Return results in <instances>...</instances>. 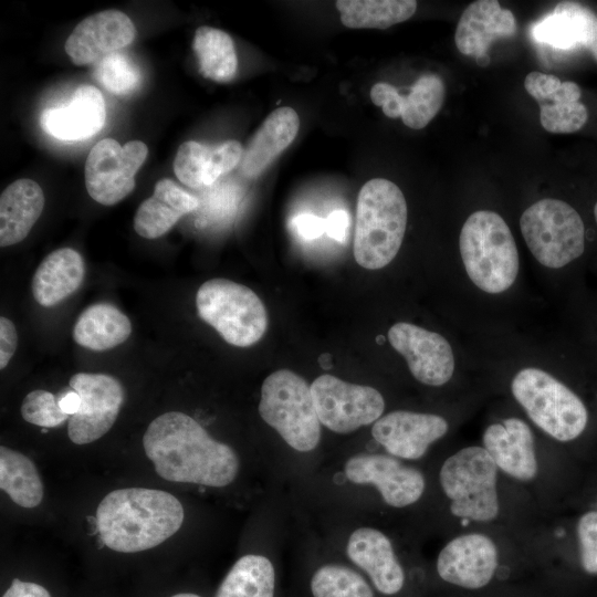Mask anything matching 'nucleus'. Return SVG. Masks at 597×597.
Here are the masks:
<instances>
[{"mask_svg":"<svg viewBox=\"0 0 597 597\" xmlns=\"http://www.w3.org/2000/svg\"><path fill=\"white\" fill-rule=\"evenodd\" d=\"M498 467L483 447H467L442 464L441 488L454 516L489 522L499 514Z\"/></svg>","mask_w":597,"mask_h":597,"instance_id":"nucleus-9","label":"nucleus"},{"mask_svg":"<svg viewBox=\"0 0 597 597\" xmlns=\"http://www.w3.org/2000/svg\"><path fill=\"white\" fill-rule=\"evenodd\" d=\"M448 428L441 416L396 410L380 417L374 423L371 434L390 454L417 460L433 441L447 433Z\"/></svg>","mask_w":597,"mask_h":597,"instance_id":"nucleus-17","label":"nucleus"},{"mask_svg":"<svg viewBox=\"0 0 597 597\" xmlns=\"http://www.w3.org/2000/svg\"><path fill=\"white\" fill-rule=\"evenodd\" d=\"M341 21L353 29H387L411 18L415 0H338Z\"/></svg>","mask_w":597,"mask_h":597,"instance_id":"nucleus-30","label":"nucleus"},{"mask_svg":"<svg viewBox=\"0 0 597 597\" xmlns=\"http://www.w3.org/2000/svg\"><path fill=\"white\" fill-rule=\"evenodd\" d=\"M18 345L14 324L7 317H0V368L7 367Z\"/></svg>","mask_w":597,"mask_h":597,"instance_id":"nucleus-40","label":"nucleus"},{"mask_svg":"<svg viewBox=\"0 0 597 597\" xmlns=\"http://www.w3.org/2000/svg\"><path fill=\"white\" fill-rule=\"evenodd\" d=\"M298 127V115L292 107L273 111L244 149L240 163L241 172L248 178L261 175L291 145Z\"/></svg>","mask_w":597,"mask_h":597,"instance_id":"nucleus-25","label":"nucleus"},{"mask_svg":"<svg viewBox=\"0 0 597 597\" xmlns=\"http://www.w3.org/2000/svg\"><path fill=\"white\" fill-rule=\"evenodd\" d=\"M259 413L294 450L312 451L321 440L311 386L292 370L279 369L264 379Z\"/></svg>","mask_w":597,"mask_h":597,"instance_id":"nucleus-6","label":"nucleus"},{"mask_svg":"<svg viewBox=\"0 0 597 597\" xmlns=\"http://www.w3.org/2000/svg\"><path fill=\"white\" fill-rule=\"evenodd\" d=\"M192 49L201 74L216 82L231 81L238 70V57L231 36L212 27L196 30Z\"/></svg>","mask_w":597,"mask_h":597,"instance_id":"nucleus-31","label":"nucleus"},{"mask_svg":"<svg viewBox=\"0 0 597 597\" xmlns=\"http://www.w3.org/2000/svg\"><path fill=\"white\" fill-rule=\"evenodd\" d=\"M516 401L528 418L558 441L579 437L588 422L582 399L566 385L543 369H521L511 383Z\"/></svg>","mask_w":597,"mask_h":597,"instance_id":"nucleus-5","label":"nucleus"},{"mask_svg":"<svg viewBox=\"0 0 597 597\" xmlns=\"http://www.w3.org/2000/svg\"><path fill=\"white\" fill-rule=\"evenodd\" d=\"M292 229L304 240H314L325 232V219L303 213L294 217L291 222Z\"/></svg>","mask_w":597,"mask_h":597,"instance_id":"nucleus-41","label":"nucleus"},{"mask_svg":"<svg viewBox=\"0 0 597 597\" xmlns=\"http://www.w3.org/2000/svg\"><path fill=\"white\" fill-rule=\"evenodd\" d=\"M346 478L357 484L377 488L384 501L394 507L417 502L425 491L422 473L386 454L362 453L345 463Z\"/></svg>","mask_w":597,"mask_h":597,"instance_id":"nucleus-14","label":"nucleus"},{"mask_svg":"<svg viewBox=\"0 0 597 597\" xmlns=\"http://www.w3.org/2000/svg\"><path fill=\"white\" fill-rule=\"evenodd\" d=\"M130 333V321L122 311L108 303H96L76 320L73 339L82 347L101 352L123 344Z\"/></svg>","mask_w":597,"mask_h":597,"instance_id":"nucleus-28","label":"nucleus"},{"mask_svg":"<svg viewBox=\"0 0 597 597\" xmlns=\"http://www.w3.org/2000/svg\"><path fill=\"white\" fill-rule=\"evenodd\" d=\"M184 507L166 491L125 488L109 492L96 510L102 542L119 553H137L158 546L181 527Z\"/></svg>","mask_w":597,"mask_h":597,"instance_id":"nucleus-2","label":"nucleus"},{"mask_svg":"<svg viewBox=\"0 0 597 597\" xmlns=\"http://www.w3.org/2000/svg\"><path fill=\"white\" fill-rule=\"evenodd\" d=\"M594 216H595V220L597 222V202L595 203V207H594Z\"/></svg>","mask_w":597,"mask_h":597,"instance_id":"nucleus-47","label":"nucleus"},{"mask_svg":"<svg viewBox=\"0 0 597 597\" xmlns=\"http://www.w3.org/2000/svg\"><path fill=\"white\" fill-rule=\"evenodd\" d=\"M311 590L314 597H374L370 586L358 573L332 564L314 573Z\"/></svg>","mask_w":597,"mask_h":597,"instance_id":"nucleus-35","label":"nucleus"},{"mask_svg":"<svg viewBox=\"0 0 597 597\" xmlns=\"http://www.w3.org/2000/svg\"><path fill=\"white\" fill-rule=\"evenodd\" d=\"M243 151L241 144L232 139L214 146L185 142L177 150L174 171L190 188L209 187L241 163Z\"/></svg>","mask_w":597,"mask_h":597,"instance_id":"nucleus-22","label":"nucleus"},{"mask_svg":"<svg viewBox=\"0 0 597 597\" xmlns=\"http://www.w3.org/2000/svg\"><path fill=\"white\" fill-rule=\"evenodd\" d=\"M81 397L80 410L70 417L67 436L75 444H87L102 438L115 423L123 400L122 384L113 376L77 373L69 381Z\"/></svg>","mask_w":597,"mask_h":597,"instance_id":"nucleus-12","label":"nucleus"},{"mask_svg":"<svg viewBox=\"0 0 597 597\" xmlns=\"http://www.w3.org/2000/svg\"><path fill=\"white\" fill-rule=\"evenodd\" d=\"M516 31L513 13L495 0H478L462 12L455 29L454 42L459 52L475 57L479 66H488L492 42L511 36Z\"/></svg>","mask_w":597,"mask_h":597,"instance_id":"nucleus-19","label":"nucleus"},{"mask_svg":"<svg viewBox=\"0 0 597 597\" xmlns=\"http://www.w3.org/2000/svg\"><path fill=\"white\" fill-rule=\"evenodd\" d=\"M520 228L533 256L548 269H561L584 253V222L563 200L545 198L534 202L522 213Z\"/></svg>","mask_w":597,"mask_h":597,"instance_id":"nucleus-8","label":"nucleus"},{"mask_svg":"<svg viewBox=\"0 0 597 597\" xmlns=\"http://www.w3.org/2000/svg\"><path fill=\"white\" fill-rule=\"evenodd\" d=\"M106 109L95 86H78L69 101L46 108L40 117L42 129L60 140H83L98 133L105 124Z\"/></svg>","mask_w":597,"mask_h":597,"instance_id":"nucleus-20","label":"nucleus"},{"mask_svg":"<svg viewBox=\"0 0 597 597\" xmlns=\"http://www.w3.org/2000/svg\"><path fill=\"white\" fill-rule=\"evenodd\" d=\"M57 404L60 409L71 417L80 410L81 397L71 388L57 396Z\"/></svg>","mask_w":597,"mask_h":597,"instance_id":"nucleus-45","label":"nucleus"},{"mask_svg":"<svg viewBox=\"0 0 597 597\" xmlns=\"http://www.w3.org/2000/svg\"><path fill=\"white\" fill-rule=\"evenodd\" d=\"M136 30L118 10H105L81 21L65 42V52L76 65H85L130 44Z\"/></svg>","mask_w":597,"mask_h":597,"instance_id":"nucleus-18","label":"nucleus"},{"mask_svg":"<svg viewBox=\"0 0 597 597\" xmlns=\"http://www.w3.org/2000/svg\"><path fill=\"white\" fill-rule=\"evenodd\" d=\"M2 597H51L41 585L14 578Z\"/></svg>","mask_w":597,"mask_h":597,"instance_id":"nucleus-44","label":"nucleus"},{"mask_svg":"<svg viewBox=\"0 0 597 597\" xmlns=\"http://www.w3.org/2000/svg\"><path fill=\"white\" fill-rule=\"evenodd\" d=\"M584 40L585 46L597 61V14L583 4Z\"/></svg>","mask_w":597,"mask_h":597,"instance_id":"nucleus-43","label":"nucleus"},{"mask_svg":"<svg viewBox=\"0 0 597 597\" xmlns=\"http://www.w3.org/2000/svg\"><path fill=\"white\" fill-rule=\"evenodd\" d=\"M320 422L336 433H349L376 422L385 409L381 394L373 387L322 375L311 385Z\"/></svg>","mask_w":597,"mask_h":597,"instance_id":"nucleus-11","label":"nucleus"},{"mask_svg":"<svg viewBox=\"0 0 597 597\" xmlns=\"http://www.w3.org/2000/svg\"><path fill=\"white\" fill-rule=\"evenodd\" d=\"M275 573L262 555L239 558L221 582L214 597H273Z\"/></svg>","mask_w":597,"mask_h":597,"instance_id":"nucleus-32","label":"nucleus"},{"mask_svg":"<svg viewBox=\"0 0 597 597\" xmlns=\"http://www.w3.org/2000/svg\"><path fill=\"white\" fill-rule=\"evenodd\" d=\"M390 345L404 356L412 376L428 386H442L454 371V355L439 333L399 322L387 334Z\"/></svg>","mask_w":597,"mask_h":597,"instance_id":"nucleus-13","label":"nucleus"},{"mask_svg":"<svg viewBox=\"0 0 597 597\" xmlns=\"http://www.w3.org/2000/svg\"><path fill=\"white\" fill-rule=\"evenodd\" d=\"M483 446L506 474L521 481L536 475L534 437L525 421L512 417L490 425L483 433Z\"/></svg>","mask_w":597,"mask_h":597,"instance_id":"nucleus-21","label":"nucleus"},{"mask_svg":"<svg viewBox=\"0 0 597 597\" xmlns=\"http://www.w3.org/2000/svg\"><path fill=\"white\" fill-rule=\"evenodd\" d=\"M84 275L82 255L71 248L57 249L38 266L31 285L33 297L41 306H54L81 286Z\"/></svg>","mask_w":597,"mask_h":597,"instance_id":"nucleus-26","label":"nucleus"},{"mask_svg":"<svg viewBox=\"0 0 597 597\" xmlns=\"http://www.w3.org/2000/svg\"><path fill=\"white\" fill-rule=\"evenodd\" d=\"M349 559L365 570L374 586L385 595L397 594L404 586L405 574L389 538L378 530L360 527L349 536Z\"/></svg>","mask_w":597,"mask_h":597,"instance_id":"nucleus-23","label":"nucleus"},{"mask_svg":"<svg viewBox=\"0 0 597 597\" xmlns=\"http://www.w3.org/2000/svg\"><path fill=\"white\" fill-rule=\"evenodd\" d=\"M21 416L27 422L43 428H54L70 419L60 409L57 397L43 389L33 390L24 397Z\"/></svg>","mask_w":597,"mask_h":597,"instance_id":"nucleus-37","label":"nucleus"},{"mask_svg":"<svg viewBox=\"0 0 597 597\" xmlns=\"http://www.w3.org/2000/svg\"><path fill=\"white\" fill-rule=\"evenodd\" d=\"M406 226L407 203L400 188L384 178L368 180L357 198L356 262L368 270L388 265L401 247Z\"/></svg>","mask_w":597,"mask_h":597,"instance_id":"nucleus-3","label":"nucleus"},{"mask_svg":"<svg viewBox=\"0 0 597 597\" xmlns=\"http://www.w3.org/2000/svg\"><path fill=\"white\" fill-rule=\"evenodd\" d=\"M582 8L583 4L578 2H559L552 12L532 27V36L537 42L559 50L582 45L584 39Z\"/></svg>","mask_w":597,"mask_h":597,"instance_id":"nucleus-33","label":"nucleus"},{"mask_svg":"<svg viewBox=\"0 0 597 597\" xmlns=\"http://www.w3.org/2000/svg\"><path fill=\"white\" fill-rule=\"evenodd\" d=\"M148 155L147 146L139 140L121 145L104 138L91 149L85 161V186L96 202L113 206L135 188V175Z\"/></svg>","mask_w":597,"mask_h":597,"instance_id":"nucleus-10","label":"nucleus"},{"mask_svg":"<svg viewBox=\"0 0 597 597\" xmlns=\"http://www.w3.org/2000/svg\"><path fill=\"white\" fill-rule=\"evenodd\" d=\"M371 102L380 106L383 113L389 118L401 116V94L389 83H376L370 90Z\"/></svg>","mask_w":597,"mask_h":597,"instance_id":"nucleus-39","label":"nucleus"},{"mask_svg":"<svg viewBox=\"0 0 597 597\" xmlns=\"http://www.w3.org/2000/svg\"><path fill=\"white\" fill-rule=\"evenodd\" d=\"M446 97L442 78L432 73L421 75L408 95L401 94V119L412 129L426 127L441 109Z\"/></svg>","mask_w":597,"mask_h":597,"instance_id":"nucleus-34","label":"nucleus"},{"mask_svg":"<svg viewBox=\"0 0 597 597\" xmlns=\"http://www.w3.org/2000/svg\"><path fill=\"white\" fill-rule=\"evenodd\" d=\"M580 561L588 573H597V511L585 513L577 525Z\"/></svg>","mask_w":597,"mask_h":597,"instance_id":"nucleus-38","label":"nucleus"},{"mask_svg":"<svg viewBox=\"0 0 597 597\" xmlns=\"http://www.w3.org/2000/svg\"><path fill=\"white\" fill-rule=\"evenodd\" d=\"M199 317L228 343L249 347L268 328V313L261 298L248 286L228 279H211L196 295Z\"/></svg>","mask_w":597,"mask_h":597,"instance_id":"nucleus-7","label":"nucleus"},{"mask_svg":"<svg viewBox=\"0 0 597 597\" xmlns=\"http://www.w3.org/2000/svg\"><path fill=\"white\" fill-rule=\"evenodd\" d=\"M94 76L105 90L115 95L130 94L138 87L142 78L137 64L119 51L96 61Z\"/></svg>","mask_w":597,"mask_h":597,"instance_id":"nucleus-36","label":"nucleus"},{"mask_svg":"<svg viewBox=\"0 0 597 597\" xmlns=\"http://www.w3.org/2000/svg\"><path fill=\"white\" fill-rule=\"evenodd\" d=\"M0 488L19 506L32 509L43 499V484L34 462L23 453L0 447Z\"/></svg>","mask_w":597,"mask_h":597,"instance_id":"nucleus-29","label":"nucleus"},{"mask_svg":"<svg viewBox=\"0 0 597 597\" xmlns=\"http://www.w3.org/2000/svg\"><path fill=\"white\" fill-rule=\"evenodd\" d=\"M172 597H200V596L192 593H179V594L174 595Z\"/></svg>","mask_w":597,"mask_h":597,"instance_id":"nucleus-46","label":"nucleus"},{"mask_svg":"<svg viewBox=\"0 0 597 597\" xmlns=\"http://www.w3.org/2000/svg\"><path fill=\"white\" fill-rule=\"evenodd\" d=\"M496 567V546L489 536L480 533L451 540L437 561V570L443 580L469 589L485 586Z\"/></svg>","mask_w":597,"mask_h":597,"instance_id":"nucleus-16","label":"nucleus"},{"mask_svg":"<svg viewBox=\"0 0 597 597\" xmlns=\"http://www.w3.org/2000/svg\"><path fill=\"white\" fill-rule=\"evenodd\" d=\"M199 200L171 179L157 181L153 196L145 199L134 217V229L145 239L167 233L185 214L197 210Z\"/></svg>","mask_w":597,"mask_h":597,"instance_id":"nucleus-24","label":"nucleus"},{"mask_svg":"<svg viewBox=\"0 0 597 597\" xmlns=\"http://www.w3.org/2000/svg\"><path fill=\"white\" fill-rule=\"evenodd\" d=\"M459 249L465 272L472 283L489 294L509 290L520 269L513 234L496 212L478 210L462 226Z\"/></svg>","mask_w":597,"mask_h":597,"instance_id":"nucleus-4","label":"nucleus"},{"mask_svg":"<svg viewBox=\"0 0 597 597\" xmlns=\"http://www.w3.org/2000/svg\"><path fill=\"white\" fill-rule=\"evenodd\" d=\"M524 87L540 105V122L545 130L570 134L586 124L588 112L579 102L582 91L575 82H561L555 75L534 71L526 75Z\"/></svg>","mask_w":597,"mask_h":597,"instance_id":"nucleus-15","label":"nucleus"},{"mask_svg":"<svg viewBox=\"0 0 597 597\" xmlns=\"http://www.w3.org/2000/svg\"><path fill=\"white\" fill-rule=\"evenodd\" d=\"M349 214L346 210L332 211L325 219V232L337 242H344L349 229Z\"/></svg>","mask_w":597,"mask_h":597,"instance_id":"nucleus-42","label":"nucleus"},{"mask_svg":"<svg viewBox=\"0 0 597 597\" xmlns=\"http://www.w3.org/2000/svg\"><path fill=\"white\" fill-rule=\"evenodd\" d=\"M44 208V193L31 179L10 184L0 196V245L21 242L31 231Z\"/></svg>","mask_w":597,"mask_h":597,"instance_id":"nucleus-27","label":"nucleus"},{"mask_svg":"<svg viewBox=\"0 0 597 597\" xmlns=\"http://www.w3.org/2000/svg\"><path fill=\"white\" fill-rule=\"evenodd\" d=\"M143 447L156 473L170 482L221 488L239 471L234 450L180 411L155 418L144 433Z\"/></svg>","mask_w":597,"mask_h":597,"instance_id":"nucleus-1","label":"nucleus"}]
</instances>
